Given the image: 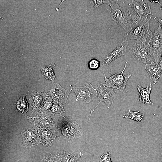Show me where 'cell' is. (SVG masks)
Returning a JSON list of instances; mask_svg holds the SVG:
<instances>
[{
    "label": "cell",
    "mask_w": 162,
    "mask_h": 162,
    "mask_svg": "<svg viewBox=\"0 0 162 162\" xmlns=\"http://www.w3.org/2000/svg\"><path fill=\"white\" fill-rule=\"evenodd\" d=\"M118 0H110L109 13L111 19L120 25L128 34L132 29L131 15L129 10L121 7Z\"/></svg>",
    "instance_id": "6da1fadb"
},
{
    "label": "cell",
    "mask_w": 162,
    "mask_h": 162,
    "mask_svg": "<svg viewBox=\"0 0 162 162\" xmlns=\"http://www.w3.org/2000/svg\"><path fill=\"white\" fill-rule=\"evenodd\" d=\"M58 128L62 131L60 137L70 143L74 142L83 134L76 121L64 116L59 117Z\"/></svg>",
    "instance_id": "7a4b0ae2"
},
{
    "label": "cell",
    "mask_w": 162,
    "mask_h": 162,
    "mask_svg": "<svg viewBox=\"0 0 162 162\" xmlns=\"http://www.w3.org/2000/svg\"><path fill=\"white\" fill-rule=\"evenodd\" d=\"M151 6L144 1L140 2L132 0L129 4L131 23L137 25L150 21L152 15Z\"/></svg>",
    "instance_id": "3957f363"
},
{
    "label": "cell",
    "mask_w": 162,
    "mask_h": 162,
    "mask_svg": "<svg viewBox=\"0 0 162 162\" xmlns=\"http://www.w3.org/2000/svg\"><path fill=\"white\" fill-rule=\"evenodd\" d=\"M129 51L132 57L137 62L146 64L154 62L146 43L136 40L130 46Z\"/></svg>",
    "instance_id": "277c9868"
},
{
    "label": "cell",
    "mask_w": 162,
    "mask_h": 162,
    "mask_svg": "<svg viewBox=\"0 0 162 162\" xmlns=\"http://www.w3.org/2000/svg\"><path fill=\"white\" fill-rule=\"evenodd\" d=\"M149 21L142 22L136 25L128 34H126L121 44L131 39H135L146 43V39L152 34L149 28Z\"/></svg>",
    "instance_id": "5b68a950"
},
{
    "label": "cell",
    "mask_w": 162,
    "mask_h": 162,
    "mask_svg": "<svg viewBox=\"0 0 162 162\" xmlns=\"http://www.w3.org/2000/svg\"><path fill=\"white\" fill-rule=\"evenodd\" d=\"M149 39L147 43L150 55L155 62L158 63L162 53V28L159 25Z\"/></svg>",
    "instance_id": "8992f818"
},
{
    "label": "cell",
    "mask_w": 162,
    "mask_h": 162,
    "mask_svg": "<svg viewBox=\"0 0 162 162\" xmlns=\"http://www.w3.org/2000/svg\"><path fill=\"white\" fill-rule=\"evenodd\" d=\"M128 63L126 62L124 69L121 73L117 72L112 74L110 77L107 78L103 73L105 83L104 85L108 87L114 88L124 92L126 90L127 82L131 77V74L124 75L123 73L127 67Z\"/></svg>",
    "instance_id": "52a82bcc"
},
{
    "label": "cell",
    "mask_w": 162,
    "mask_h": 162,
    "mask_svg": "<svg viewBox=\"0 0 162 162\" xmlns=\"http://www.w3.org/2000/svg\"><path fill=\"white\" fill-rule=\"evenodd\" d=\"M70 90L76 96V101L83 100L88 104L97 96V92L90 83L87 82L83 86L77 87L70 85Z\"/></svg>",
    "instance_id": "ba28073f"
},
{
    "label": "cell",
    "mask_w": 162,
    "mask_h": 162,
    "mask_svg": "<svg viewBox=\"0 0 162 162\" xmlns=\"http://www.w3.org/2000/svg\"><path fill=\"white\" fill-rule=\"evenodd\" d=\"M96 89L97 92V96L99 102L93 109L91 110L89 119L95 109L101 102H104L107 108L109 109L113 104L115 98L116 91L113 88L107 87L102 83H99L97 85Z\"/></svg>",
    "instance_id": "9c48e42d"
},
{
    "label": "cell",
    "mask_w": 162,
    "mask_h": 162,
    "mask_svg": "<svg viewBox=\"0 0 162 162\" xmlns=\"http://www.w3.org/2000/svg\"><path fill=\"white\" fill-rule=\"evenodd\" d=\"M49 94L53 102L58 103L63 106H65L70 90H67L59 84L52 82L50 86Z\"/></svg>",
    "instance_id": "30bf717a"
},
{
    "label": "cell",
    "mask_w": 162,
    "mask_h": 162,
    "mask_svg": "<svg viewBox=\"0 0 162 162\" xmlns=\"http://www.w3.org/2000/svg\"><path fill=\"white\" fill-rule=\"evenodd\" d=\"M145 69L149 74L150 79L154 81L151 83L153 86L158 82L162 74L161 68L159 63L154 62L150 64H146Z\"/></svg>",
    "instance_id": "8fae6325"
},
{
    "label": "cell",
    "mask_w": 162,
    "mask_h": 162,
    "mask_svg": "<svg viewBox=\"0 0 162 162\" xmlns=\"http://www.w3.org/2000/svg\"><path fill=\"white\" fill-rule=\"evenodd\" d=\"M128 44V42L125 45L122 46L121 44L117 46L115 49L105 57L102 64L104 65H108L114 60L124 55Z\"/></svg>",
    "instance_id": "7c38bea8"
},
{
    "label": "cell",
    "mask_w": 162,
    "mask_h": 162,
    "mask_svg": "<svg viewBox=\"0 0 162 162\" xmlns=\"http://www.w3.org/2000/svg\"><path fill=\"white\" fill-rule=\"evenodd\" d=\"M83 154L81 152L64 151L57 155L61 162H82Z\"/></svg>",
    "instance_id": "4fadbf2b"
},
{
    "label": "cell",
    "mask_w": 162,
    "mask_h": 162,
    "mask_svg": "<svg viewBox=\"0 0 162 162\" xmlns=\"http://www.w3.org/2000/svg\"><path fill=\"white\" fill-rule=\"evenodd\" d=\"M23 145L30 147L35 145L38 140L37 135L34 130L27 129L22 131Z\"/></svg>",
    "instance_id": "5bb4252c"
},
{
    "label": "cell",
    "mask_w": 162,
    "mask_h": 162,
    "mask_svg": "<svg viewBox=\"0 0 162 162\" xmlns=\"http://www.w3.org/2000/svg\"><path fill=\"white\" fill-rule=\"evenodd\" d=\"M150 86V88L147 86L146 88H142L140 84L138 85L137 88L139 92L138 100L148 105H152L153 104L150 100V94L152 88Z\"/></svg>",
    "instance_id": "9a60e30c"
},
{
    "label": "cell",
    "mask_w": 162,
    "mask_h": 162,
    "mask_svg": "<svg viewBox=\"0 0 162 162\" xmlns=\"http://www.w3.org/2000/svg\"><path fill=\"white\" fill-rule=\"evenodd\" d=\"M58 118L51 116L40 117L38 119V123L42 128H55L58 126Z\"/></svg>",
    "instance_id": "2e32d148"
},
{
    "label": "cell",
    "mask_w": 162,
    "mask_h": 162,
    "mask_svg": "<svg viewBox=\"0 0 162 162\" xmlns=\"http://www.w3.org/2000/svg\"><path fill=\"white\" fill-rule=\"evenodd\" d=\"M39 132L43 143L48 146L52 144L56 137L55 130H40Z\"/></svg>",
    "instance_id": "e0dca14e"
},
{
    "label": "cell",
    "mask_w": 162,
    "mask_h": 162,
    "mask_svg": "<svg viewBox=\"0 0 162 162\" xmlns=\"http://www.w3.org/2000/svg\"><path fill=\"white\" fill-rule=\"evenodd\" d=\"M54 63L51 64L49 65L44 67L41 69L43 76L47 80L53 81L56 79L54 69L56 68Z\"/></svg>",
    "instance_id": "ac0fdd59"
},
{
    "label": "cell",
    "mask_w": 162,
    "mask_h": 162,
    "mask_svg": "<svg viewBox=\"0 0 162 162\" xmlns=\"http://www.w3.org/2000/svg\"><path fill=\"white\" fill-rule=\"evenodd\" d=\"M145 114L141 113L138 111H134L129 110L123 116L125 118H129L136 122H140L143 120Z\"/></svg>",
    "instance_id": "d6986e66"
},
{
    "label": "cell",
    "mask_w": 162,
    "mask_h": 162,
    "mask_svg": "<svg viewBox=\"0 0 162 162\" xmlns=\"http://www.w3.org/2000/svg\"><path fill=\"white\" fill-rule=\"evenodd\" d=\"M18 110L23 114L27 111L28 104L26 99L25 95L22 96L18 100L16 104Z\"/></svg>",
    "instance_id": "ffe728a7"
},
{
    "label": "cell",
    "mask_w": 162,
    "mask_h": 162,
    "mask_svg": "<svg viewBox=\"0 0 162 162\" xmlns=\"http://www.w3.org/2000/svg\"><path fill=\"white\" fill-rule=\"evenodd\" d=\"M88 65L90 69L92 70H96L100 68V62L99 60L96 58H92L88 61Z\"/></svg>",
    "instance_id": "44dd1931"
},
{
    "label": "cell",
    "mask_w": 162,
    "mask_h": 162,
    "mask_svg": "<svg viewBox=\"0 0 162 162\" xmlns=\"http://www.w3.org/2000/svg\"><path fill=\"white\" fill-rule=\"evenodd\" d=\"M32 104L35 107H38L40 105L42 100V96L39 93H35L31 97Z\"/></svg>",
    "instance_id": "7402d4cb"
},
{
    "label": "cell",
    "mask_w": 162,
    "mask_h": 162,
    "mask_svg": "<svg viewBox=\"0 0 162 162\" xmlns=\"http://www.w3.org/2000/svg\"><path fill=\"white\" fill-rule=\"evenodd\" d=\"M64 107L59 104L53 102V104L51 109V111L52 113H59L61 114L64 112Z\"/></svg>",
    "instance_id": "603a6c76"
},
{
    "label": "cell",
    "mask_w": 162,
    "mask_h": 162,
    "mask_svg": "<svg viewBox=\"0 0 162 162\" xmlns=\"http://www.w3.org/2000/svg\"><path fill=\"white\" fill-rule=\"evenodd\" d=\"M90 4L96 9L104 3L108 4L110 0H89Z\"/></svg>",
    "instance_id": "cb8c5ba5"
},
{
    "label": "cell",
    "mask_w": 162,
    "mask_h": 162,
    "mask_svg": "<svg viewBox=\"0 0 162 162\" xmlns=\"http://www.w3.org/2000/svg\"><path fill=\"white\" fill-rule=\"evenodd\" d=\"M43 159V162H61L58 158L51 154L48 155L47 157L46 156Z\"/></svg>",
    "instance_id": "d4e9b609"
},
{
    "label": "cell",
    "mask_w": 162,
    "mask_h": 162,
    "mask_svg": "<svg viewBox=\"0 0 162 162\" xmlns=\"http://www.w3.org/2000/svg\"><path fill=\"white\" fill-rule=\"evenodd\" d=\"M110 153L107 152L101 156L100 162H111Z\"/></svg>",
    "instance_id": "484cf974"
},
{
    "label": "cell",
    "mask_w": 162,
    "mask_h": 162,
    "mask_svg": "<svg viewBox=\"0 0 162 162\" xmlns=\"http://www.w3.org/2000/svg\"><path fill=\"white\" fill-rule=\"evenodd\" d=\"M154 19L155 21L159 23V25L162 28V17H155Z\"/></svg>",
    "instance_id": "4316f807"
},
{
    "label": "cell",
    "mask_w": 162,
    "mask_h": 162,
    "mask_svg": "<svg viewBox=\"0 0 162 162\" xmlns=\"http://www.w3.org/2000/svg\"><path fill=\"white\" fill-rule=\"evenodd\" d=\"M160 66H161V68L162 69V53L161 55V59L160 62L158 63Z\"/></svg>",
    "instance_id": "83f0119b"
},
{
    "label": "cell",
    "mask_w": 162,
    "mask_h": 162,
    "mask_svg": "<svg viewBox=\"0 0 162 162\" xmlns=\"http://www.w3.org/2000/svg\"><path fill=\"white\" fill-rule=\"evenodd\" d=\"M150 2L152 3H158L159 4H160V2L159 1H152V0H149Z\"/></svg>",
    "instance_id": "f1b7e54d"
},
{
    "label": "cell",
    "mask_w": 162,
    "mask_h": 162,
    "mask_svg": "<svg viewBox=\"0 0 162 162\" xmlns=\"http://www.w3.org/2000/svg\"><path fill=\"white\" fill-rule=\"evenodd\" d=\"M159 4L160 5V9L162 10V5L160 4Z\"/></svg>",
    "instance_id": "f546056e"
},
{
    "label": "cell",
    "mask_w": 162,
    "mask_h": 162,
    "mask_svg": "<svg viewBox=\"0 0 162 162\" xmlns=\"http://www.w3.org/2000/svg\"><path fill=\"white\" fill-rule=\"evenodd\" d=\"M111 162H112V161Z\"/></svg>",
    "instance_id": "4dcf8cb0"
}]
</instances>
